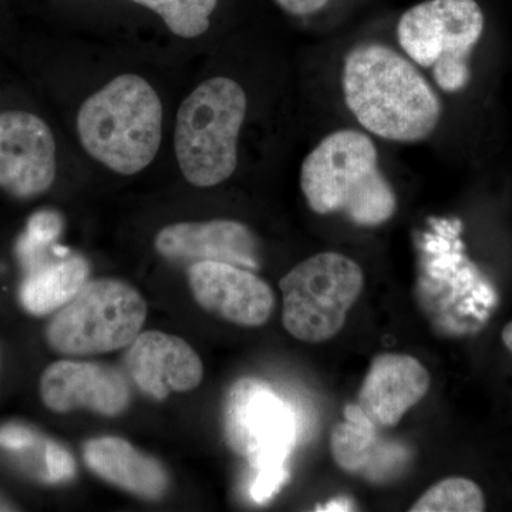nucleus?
I'll return each instance as SVG.
<instances>
[{"label": "nucleus", "instance_id": "1", "mask_svg": "<svg viewBox=\"0 0 512 512\" xmlns=\"http://www.w3.org/2000/svg\"><path fill=\"white\" fill-rule=\"evenodd\" d=\"M342 89L357 123L393 143L427 140L443 114L440 97L412 60L380 42L359 43L349 50Z\"/></svg>", "mask_w": 512, "mask_h": 512}, {"label": "nucleus", "instance_id": "2", "mask_svg": "<svg viewBox=\"0 0 512 512\" xmlns=\"http://www.w3.org/2000/svg\"><path fill=\"white\" fill-rule=\"evenodd\" d=\"M301 190L315 214H342L357 227H380L397 211V195L380 170L375 143L350 128L333 131L305 157Z\"/></svg>", "mask_w": 512, "mask_h": 512}, {"label": "nucleus", "instance_id": "3", "mask_svg": "<svg viewBox=\"0 0 512 512\" xmlns=\"http://www.w3.org/2000/svg\"><path fill=\"white\" fill-rule=\"evenodd\" d=\"M77 134L86 153L121 175L153 163L163 137V104L137 74H121L84 101Z\"/></svg>", "mask_w": 512, "mask_h": 512}, {"label": "nucleus", "instance_id": "4", "mask_svg": "<svg viewBox=\"0 0 512 512\" xmlns=\"http://www.w3.org/2000/svg\"><path fill=\"white\" fill-rule=\"evenodd\" d=\"M247 110V93L228 77L205 80L183 101L175 123L174 147L188 183L211 188L235 173Z\"/></svg>", "mask_w": 512, "mask_h": 512}, {"label": "nucleus", "instance_id": "5", "mask_svg": "<svg viewBox=\"0 0 512 512\" xmlns=\"http://www.w3.org/2000/svg\"><path fill=\"white\" fill-rule=\"evenodd\" d=\"M147 312V302L127 282L93 279L55 312L46 342L62 356L104 355L127 348L143 329Z\"/></svg>", "mask_w": 512, "mask_h": 512}, {"label": "nucleus", "instance_id": "6", "mask_svg": "<svg viewBox=\"0 0 512 512\" xmlns=\"http://www.w3.org/2000/svg\"><path fill=\"white\" fill-rule=\"evenodd\" d=\"M484 25L476 0H426L403 13L397 42L413 63L433 70L440 90L453 94L470 83V56Z\"/></svg>", "mask_w": 512, "mask_h": 512}, {"label": "nucleus", "instance_id": "7", "mask_svg": "<svg viewBox=\"0 0 512 512\" xmlns=\"http://www.w3.org/2000/svg\"><path fill=\"white\" fill-rule=\"evenodd\" d=\"M365 286L362 268L339 252H320L293 266L279 282L282 322L293 338L323 343L345 326Z\"/></svg>", "mask_w": 512, "mask_h": 512}, {"label": "nucleus", "instance_id": "8", "mask_svg": "<svg viewBox=\"0 0 512 512\" xmlns=\"http://www.w3.org/2000/svg\"><path fill=\"white\" fill-rule=\"evenodd\" d=\"M224 421L229 447L259 468L279 463L295 436L291 410L259 380L242 379L232 386Z\"/></svg>", "mask_w": 512, "mask_h": 512}, {"label": "nucleus", "instance_id": "9", "mask_svg": "<svg viewBox=\"0 0 512 512\" xmlns=\"http://www.w3.org/2000/svg\"><path fill=\"white\" fill-rule=\"evenodd\" d=\"M56 141L45 121L28 111L0 114V190L32 200L55 184Z\"/></svg>", "mask_w": 512, "mask_h": 512}, {"label": "nucleus", "instance_id": "10", "mask_svg": "<svg viewBox=\"0 0 512 512\" xmlns=\"http://www.w3.org/2000/svg\"><path fill=\"white\" fill-rule=\"evenodd\" d=\"M40 399L50 412L86 409L117 417L131 404V389L116 367L83 360H57L40 376Z\"/></svg>", "mask_w": 512, "mask_h": 512}, {"label": "nucleus", "instance_id": "11", "mask_svg": "<svg viewBox=\"0 0 512 512\" xmlns=\"http://www.w3.org/2000/svg\"><path fill=\"white\" fill-rule=\"evenodd\" d=\"M188 284L195 302L218 318L259 328L271 318L275 295L251 269L222 262H197L188 266Z\"/></svg>", "mask_w": 512, "mask_h": 512}, {"label": "nucleus", "instance_id": "12", "mask_svg": "<svg viewBox=\"0 0 512 512\" xmlns=\"http://www.w3.org/2000/svg\"><path fill=\"white\" fill-rule=\"evenodd\" d=\"M154 247L174 264L222 262L256 271L259 244L252 229L239 221L177 222L157 232Z\"/></svg>", "mask_w": 512, "mask_h": 512}, {"label": "nucleus", "instance_id": "13", "mask_svg": "<svg viewBox=\"0 0 512 512\" xmlns=\"http://www.w3.org/2000/svg\"><path fill=\"white\" fill-rule=\"evenodd\" d=\"M126 367L138 389L157 402L191 392L204 379L201 357L190 343L158 330L138 333L127 346Z\"/></svg>", "mask_w": 512, "mask_h": 512}, {"label": "nucleus", "instance_id": "14", "mask_svg": "<svg viewBox=\"0 0 512 512\" xmlns=\"http://www.w3.org/2000/svg\"><path fill=\"white\" fill-rule=\"evenodd\" d=\"M430 382L429 372L416 357L383 353L367 370L357 407L373 426L392 429L424 399Z\"/></svg>", "mask_w": 512, "mask_h": 512}, {"label": "nucleus", "instance_id": "15", "mask_svg": "<svg viewBox=\"0 0 512 512\" xmlns=\"http://www.w3.org/2000/svg\"><path fill=\"white\" fill-rule=\"evenodd\" d=\"M83 460L101 480L141 500H161L170 488V476L163 464L121 437L87 440Z\"/></svg>", "mask_w": 512, "mask_h": 512}, {"label": "nucleus", "instance_id": "16", "mask_svg": "<svg viewBox=\"0 0 512 512\" xmlns=\"http://www.w3.org/2000/svg\"><path fill=\"white\" fill-rule=\"evenodd\" d=\"M89 262L80 255L64 256L32 269L20 286V305L30 315L45 316L67 305L89 281Z\"/></svg>", "mask_w": 512, "mask_h": 512}, {"label": "nucleus", "instance_id": "17", "mask_svg": "<svg viewBox=\"0 0 512 512\" xmlns=\"http://www.w3.org/2000/svg\"><path fill=\"white\" fill-rule=\"evenodd\" d=\"M346 417L348 421L336 424L330 434V450L342 470L357 474L365 470L376 450V427L363 416L357 404L346 409Z\"/></svg>", "mask_w": 512, "mask_h": 512}, {"label": "nucleus", "instance_id": "18", "mask_svg": "<svg viewBox=\"0 0 512 512\" xmlns=\"http://www.w3.org/2000/svg\"><path fill=\"white\" fill-rule=\"evenodd\" d=\"M157 13L174 35L192 39L204 35L218 0H131Z\"/></svg>", "mask_w": 512, "mask_h": 512}, {"label": "nucleus", "instance_id": "19", "mask_svg": "<svg viewBox=\"0 0 512 512\" xmlns=\"http://www.w3.org/2000/svg\"><path fill=\"white\" fill-rule=\"evenodd\" d=\"M485 495L480 485L464 477H448L431 485L410 507V512H483Z\"/></svg>", "mask_w": 512, "mask_h": 512}, {"label": "nucleus", "instance_id": "20", "mask_svg": "<svg viewBox=\"0 0 512 512\" xmlns=\"http://www.w3.org/2000/svg\"><path fill=\"white\" fill-rule=\"evenodd\" d=\"M328 2L329 0H275L279 8L293 16L313 15L325 8Z\"/></svg>", "mask_w": 512, "mask_h": 512}, {"label": "nucleus", "instance_id": "21", "mask_svg": "<svg viewBox=\"0 0 512 512\" xmlns=\"http://www.w3.org/2000/svg\"><path fill=\"white\" fill-rule=\"evenodd\" d=\"M501 339H503L505 348L512 353V320L508 325H505L503 333H501Z\"/></svg>", "mask_w": 512, "mask_h": 512}, {"label": "nucleus", "instance_id": "22", "mask_svg": "<svg viewBox=\"0 0 512 512\" xmlns=\"http://www.w3.org/2000/svg\"><path fill=\"white\" fill-rule=\"evenodd\" d=\"M6 511H18V508L15 507L10 501L6 500L5 497L0 495V512Z\"/></svg>", "mask_w": 512, "mask_h": 512}]
</instances>
